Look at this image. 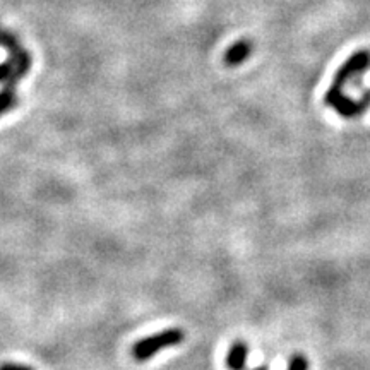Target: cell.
<instances>
[{"label":"cell","instance_id":"6da1fadb","mask_svg":"<svg viewBox=\"0 0 370 370\" xmlns=\"http://www.w3.org/2000/svg\"><path fill=\"white\" fill-rule=\"evenodd\" d=\"M185 339L184 329L180 327H170L164 329L162 332H156V334L148 336V338L139 339V341L134 343L132 346V357L137 362H146L149 358L155 357L158 351L174 348L178 346Z\"/></svg>","mask_w":370,"mask_h":370},{"label":"cell","instance_id":"7a4b0ae2","mask_svg":"<svg viewBox=\"0 0 370 370\" xmlns=\"http://www.w3.org/2000/svg\"><path fill=\"white\" fill-rule=\"evenodd\" d=\"M370 67V52L369 50H358L355 52L353 55L343 63L341 67L336 72L334 79H332L331 88L327 89L326 96L324 98H332V96H338L343 93V88L345 84L355 77L362 76Z\"/></svg>","mask_w":370,"mask_h":370},{"label":"cell","instance_id":"3957f363","mask_svg":"<svg viewBox=\"0 0 370 370\" xmlns=\"http://www.w3.org/2000/svg\"><path fill=\"white\" fill-rule=\"evenodd\" d=\"M324 103H326L327 107L334 108L336 114L341 115L343 118L360 117L370 107V89L364 91V96H362L360 100H351L345 93H341V95L332 96V98H324Z\"/></svg>","mask_w":370,"mask_h":370},{"label":"cell","instance_id":"277c9868","mask_svg":"<svg viewBox=\"0 0 370 370\" xmlns=\"http://www.w3.org/2000/svg\"><path fill=\"white\" fill-rule=\"evenodd\" d=\"M9 62L13 65V72H10V77L7 79L6 84L9 88H16L17 82L24 76H28L29 69H31V55H29V52L17 48V50L10 52Z\"/></svg>","mask_w":370,"mask_h":370},{"label":"cell","instance_id":"5b68a950","mask_svg":"<svg viewBox=\"0 0 370 370\" xmlns=\"http://www.w3.org/2000/svg\"><path fill=\"white\" fill-rule=\"evenodd\" d=\"M254 52V45L250 40H238L237 43L230 45L228 50L223 55V63L226 67H238L245 61H249Z\"/></svg>","mask_w":370,"mask_h":370},{"label":"cell","instance_id":"8992f818","mask_svg":"<svg viewBox=\"0 0 370 370\" xmlns=\"http://www.w3.org/2000/svg\"><path fill=\"white\" fill-rule=\"evenodd\" d=\"M247 358H249V345L242 339H237L230 345L226 353V369L228 370H245Z\"/></svg>","mask_w":370,"mask_h":370},{"label":"cell","instance_id":"52a82bcc","mask_svg":"<svg viewBox=\"0 0 370 370\" xmlns=\"http://www.w3.org/2000/svg\"><path fill=\"white\" fill-rule=\"evenodd\" d=\"M16 105H17V96L16 93H14V88L6 86V88L0 91V115L9 111L10 108L16 107Z\"/></svg>","mask_w":370,"mask_h":370},{"label":"cell","instance_id":"ba28073f","mask_svg":"<svg viewBox=\"0 0 370 370\" xmlns=\"http://www.w3.org/2000/svg\"><path fill=\"white\" fill-rule=\"evenodd\" d=\"M0 47L7 48L9 52H14V50H17V48H21V45L13 33L0 28Z\"/></svg>","mask_w":370,"mask_h":370},{"label":"cell","instance_id":"9c48e42d","mask_svg":"<svg viewBox=\"0 0 370 370\" xmlns=\"http://www.w3.org/2000/svg\"><path fill=\"white\" fill-rule=\"evenodd\" d=\"M286 370H309V360L305 355L295 353L291 355L290 360H288V369Z\"/></svg>","mask_w":370,"mask_h":370},{"label":"cell","instance_id":"30bf717a","mask_svg":"<svg viewBox=\"0 0 370 370\" xmlns=\"http://www.w3.org/2000/svg\"><path fill=\"white\" fill-rule=\"evenodd\" d=\"M10 72H13V65H10L9 61L0 63V82H7L10 77Z\"/></svg>","mask_w":370,"mask_h":370},{"label":"cell","instance_id":"8fae6325","mask_svg":"<svg viewBox=\"0 0 370 370\" xmlns=\"http://www.w3.org/2000/svg\"><path fill=\"white\" fill-rule=\"evenodd\" d=\"M0 370H35L33 367L22 364H13V362H6V364H0Z\"/></svg>","mask_w":370,"mask_h":370},{"label":"cell","instance_id":"7c38bea8","mask_svg":"<svg viewBox=\"0 0 370 370\" xmlns=\"http://www.w3.org/2000/svg\"><path fill=\"white\" fill-rule=\"evenodd\" d=\"M252 370H269L266 365H261V367H256V369H252Z\"/></svg>","mask_w":370,"mask_h":370}]
</instances>
